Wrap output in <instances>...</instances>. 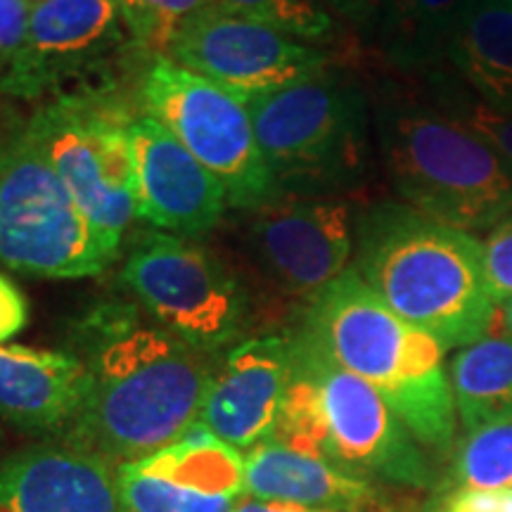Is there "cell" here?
I'll return each instance as SVG.
<instances>
[{"mask_svg": "<svg viewBox=\"0 0 512 512\" xmlns=\"http://www.w3.org/2000/svg\"><path fill=\"white\" fill-rule=\"evenodd\" d=\"M88 396L69 427L67 444L114 470L152 456L200 422L211 354L197 351L155 325L138 323L133 309H102L86 330Z\"/></svg>", "mask_w": 512, "mask_h": 512, "instance_id": "obj_1", "label": "cell"}, {"mask_svg": "<svg viewBox=\"0 0 512 512\" xmlns=\"http://www.w3.org/2000/svg\"><path fill=\"white\" fill-rule=\"evenodd\" d=\"M356 271L396 316L430 332L444 349L489 335L496 304L484 245L403 202H380L356 223Z\"/></svg>", "mask_w": 512, "mask_h": 512, "instance_id": "obj_2", "label": "cell"}, {"mask_svg": "<svg viewBox=\"0 0 512 512\" xmlns=\"http://www.w3.org/2000/svg\"><path fill=\"white\" fill-rule=\"evenodd\" d=\"M373 126L389 183L403 204L465 230H491L512 211V166L444 110L427 83H382Z\"/></svg>", "mask_w": 512, "mask_h": 512, "instance_id": "obj_3", "label": "cell"}, {"mask_svg": "<svg viewBox=\"0 0 512 512\" xmlns=\"http://www.w3.org/2000/svg\"><path fill=\"white\" fill-rule=\"evenodd\" d=\"M302 335L377 389L418 444L451 446L458 411L446 349L430 332L396 316L354 266L309 304Z\"/></svg>", "mask_w": 512, "mask_h": 512, "instance_id": "obj_4", "label": "cell"}, {"mask_svg": "<svg viewBox=\"0 0 512 512\" xmlns=\"http://www.w3.org/2000/svg\"><path fill=\"white\" fill-rule=\"evenodd\" d=\"M292 344V380L268 441L325 458L366 479L430 484V467L418 441L380 392L337 366L302 332Z\"/></svg>", "mask_w": 512, "mask_h": 512, "instance_id": "obj_5", "label": "cell"}, {"mask_svg": "<svg viewBox=\"0 0 512 512\" xmlns=\"http://www.w3.org/2000/svg\"><path fill=\"white\" fill-rule=\"evenodd\" d=\"M242 102L278 195H335L361 176L373 107L368 93L332 64L311 79Z\"/></svg>", "mask_w": 512, "mask_h": 512, "instance_id": "obj_6", "label": "cell"}, {"mask_svg": "<svg viewBox=\"0 0 512 512\" xmlns=\"http://www.w3.org/2000/svg\"><path fill=\"white\" fill-rule=\"evenodd\" d=\"M31 140L0 133V264L36 278H86L117 259Z\"/></svg>", "mask_w": 512, "mask_h": 512, "instance_id": "obj_7", "label": "cell"}, {"mask_svg": "<svg viewBox=\"0 0 512 512\" xmlns=\"http://www.w3.org/2000/svg\"><path fill=\"white\" fill-rule=\"evenodd\" d=\"M128 119L110 98H67L46 102L27 121L31 140L117 252L140 216Z\"/></svg>", "mask_w": 512, "mask_h": 512, "instance_id": "obj_8", "label": "cell"}, {"mask_svg": "<svg viewBox=\"0 0 512 512\" xmlns=\"http://www.w3.org/2000/svg\"><path fill=\"white\" fill-rule=\"evenodd\" d=\"M140 100L147 117L169 128L219 178L230 207L252 211L278 195L247 105L219 83L162 55L145 72Z\"/></svg>", "mask_w": 512, "mask_h": 512, "instance_id": "obj_9", "label": "cell"}, {"mask_svg": "<svg viewBox=\"0 0 512 512\" xmlns=\"http://www.w3.org/2000/svg\"><path fill=\"white\" fill-rule=\"evenodd\" d=\"M131 53L143 50L114 0H38L0 91L24 100L110 98Z\"/></svg>", "mask_w": 512, "mask_h": 512, "instance_id": "obj_10", "label": "cell"}, {"mask_svg": "<svg viewBox=\"0 0 512 512\" xmlns=\"http://www.w3.org/2000/svg\"><path fill=\"white\" fill-rule=\"evenodd\" d=\"M121 280L166 332L204 354L238 342L247 325L238 275L197 242L152 235L128 254Z\"/></svg>", "mask_w": 512, "mask_h": 512, "instance_id": "obj_11", "label": "cell"}, {"mask_svg": "<svg viewBox=\"0 0 512 512\" xmlns=\"http://www.w3.org/2000/svg\"><path fill=\"white\" fill-rule=\"evenodd\" d=\"M166 57L240 100L306 81L332 64L325 50L221 8L190 19Z\"/></svg>", "mask_w": 512, "mask_h": 512, "instance_id": "obj_12", "label": "cell"}, {"mask_svg": "<svg viewBox=\"0 0 512 512\" xmlns=\"http://www.w3.org/2000/svg\"><path fill=\"white\" fill-rule=\"evenodd\" d=\"M354 233L342 197L280 192L252 209L247 247L280 290L311 304L349 268Z\"/></svg>", "mask_w": 512, "mask_h": 512, "instance_id": "obj_13", "label": "cell"}, {"mask_svg": "<svg viewBox=\"0 0 512 512\" xmlns=\"http://www.w3.org/2000/svg\"><path fill=\"white\" fill-rule=\"evenodd\" d=\"M126 512H235L245 498V456L202 422L152 456L117 467Z\"/></svg>", "mask_w": 512, "mask_h": 512, "instance_id": "obj_14", "label": "cell"}, {"mask_svg": "<svg viewBox=\"0 0 512 512\" xmlns=\"http://www.w3.org/2000/svg\"><path fill=\"white\" fill-rule=\"evenodd\" d=\"M138 178V214L152 226L195 238L221 221L228 197L219 178L157 119H128Z\"/></svg>", "mask_w": 512, "mask_h": 512, "instance_id": "obj_15", "label": "cell"}, {"mask_svg": "<svg viewBox=\"0 0 512 512\" xmlns=\"http://www.w3.org/2000/svg\"><path fill=\"white\" fill-rule=\"evenodd\" d=\"M292 337L245 339L228 351L211 377L200 422L238 451L268 441L292 380Z\"/></svg>", "mask_w": 512, "mask_h": 512, "instance_id": "obj_16", "label": "cell"}, {"mask_svg": "<svg viewBox=\"0 0 512 512\" xmlns=\"http://www.w3.org/2000/svg\"><path fill=\"white\" fill-rule=\"evenodd\" d=\"M0 512H126L117 470L72 444L0 458Z\"/></svg>", "mask_w": 512, "mask_h": 512, "instance_id": "obj_17", "label": "cell"}, {"mask_svg": "<svg viewBox=\"0 0 512 512\" xmlns=\"http://www.w3.org/2000/svg\"><path fill=\"white\" fill-rule=\"evenodd\" d=\"M88 384L91 377L79 356L0 344V415L24 430L72 427Z\"/></svg>", "mask_w": 512, "mask_h": 512, "instance_id": "obj_18", "label": "cell"}, {"mask_svg": "<svg viewBox=\"0 0 512 512\" xmlns=\"http://www.w3.org/2000/svg\"><path fill=\"white\" fill-rule=\"evenodd\" d=\"M245 494L337 512H368L380 501L370 479L275 441H261L245 453Z\"/></svg>", "mask_w": 512, "mask_h": 512, "instance_id": "obj_19", "label": "cell"}, {"mask_svg": "<svg viewBox=\"0 0 512 512\" xmlns=\"http://www.w3.org/2000/svg\"><path fill=\"white\" fill-rule=\"evenodd\" d=\"M475 0H387L377 34L384 62L403 76H427L448 62Z\"/></svg>", "mask_w": 512, "mask_h": 512, "instance_id": "obj_20", "label": "cell"}, {"mask_svg": "<svg viewBox=\"0 0 512 512\" xmlns=\"http://www.w3.org/2000/svg\"><path fill=\"white\" fill-rule=\"evenodd\" d=\"M448 62L477 98L512 114V0H475Z\"/></svg>", "mask_w": 512, "mask_h": 512, "instance_id": "obj_21", "label": "cell"}, {"mask_svg": "<svg viewBox=\"0 0 512 512\" xmlns=\"http://www.w3.org/2000/svg\"><path fill=\"white\" fill-rule=\"evenodd\" d=\"M448 377L465 432L512 418V337L486 335L458 349Z\"/></svg>", "mask_w": 512, "mask_h": 512, "instance_id": "obj_22", "label": "cell"}, {"mask_svg": "<svg viewBox=\"0 0 512 512\" xmlns=\"http://www.w3.org/2000/svg\"><path fill=\"white\" fill-rule=\"evenodd\" d=\"M460 489H512V418L465 434L456 453Z\"/></svg>", "mask_w": 512, "mask_h": 512, "instance_id": "obj_23", "label": "cell"}, {"mask_svg": "<svg viewBox=\"0 0 512 512\" xmlns=\"http://www.w3.org/2000/svg\"><path fill=\"white\" fill-rule=\"evenodd\" d=\"M216 8L309 43H330L339 24L318 0H214Z\"/></svg>", "mask_w": 512, "mask_h": 512, "instance_id": "obj_24", "label": "cell"}, {"mask_svg": "<svg viewBox=\"0 0 512 512\" xmlns=\"http://www.w3.org/2000/svg\"><path fill=\"white\" fill-rule=\"evenodd\" d=\"M427 88H430L434 98L444 110L453 117L463 121V124L475 131L479 138H484L494 150L501 155L505 162L512 166V114L496 110L489 102L477 98L470 88L465 86L458 76L437 72L427 74Z\"/></svg>", "mask_w": 512, "mask_h": 512, "instance_id": "obj_25", "label": "cell"}, {"mask_svg": "<svg viewBox=\"0 0 512 512\" xmlns=\"http://www.w3.org/2000/svg\"><path fill=\"white\" fill-rule=\"evenodd\" d=\"M143 53L162 57L190 19L216 8L214 0H114Z\"/></svg>", "mask_w": 512, "mask_h": 512, "instance_id": "obj_26", "label": "cell"}, {"mask_svg": "<svg viewBox=\"0 0 512 512\" xmlns=\"http://www.w3.org/2000/svg\"><path fill=\"white\" fill-rule=\"evenodd\" d=\"M482 245L486 285L494 304L501 306L512 299V211L489 230Z\"/></svg>", "mask_w": 512, "mask_h": 512, "instance_id": "obj_27", "label": "cell"}, {"mask_svg": "<svg viewBox=\"0 0 512 512\" xmlns=\"http://www.w3.org/2000/svg\"><path fill=\"white\" fill-rule=\"evenodd\" d=\"M325 10L361 38H377L384 17V0H318Z\"/></svg>", "mask_w": 512, "mask_h": 512, "instance_id": "obj_28", "label": "cell"}, {"mask_svg": "<svg viewBox=\"0 0 512 512\" xmlns=\"http://www.w3.org/2000/svg\"><path fill=\"white\" fill-rule=\"evenodd\" d=\"M31 10V0H0V76L8 72L27 38Z\"/></svg>", "mask_w": 512, "mask_h": 512, "instance_id": "obj_29", "label": "cell"}, {"mask_svg": "<svg viewBox=\"0 0 512 512\" xmlns=\"http://www.w3.org/2000/svg\"><path fill=\"white\" fill-rule=\"evenodd\" d=\"M437 512H512V489H458Z\"/></svg>", "mask_w": 512, "mask_h": 512, "instance_id": "obj_30", "label": "cell"}, {"mask_svg": "<svg viewBox=\"0 0 512 512\" xmlns=\"http://www.w3.org/2000/svg\"><path fill=\"white\" fill-rule=\"evenodd\" d=\"M27 320L29 306L22 290L0 273V344L8 342L17 332H22Z\"/></svg>", "mask_w": 512, "mask_h": 512, "instance_id": "obj_31", "label": "cell"}, {"mask_svg": "<svg viewBox=\"0 0 512 512\" xmlns=\"http://www.w3.org/2000/svg\"><path fill=\"white\" fill-rule=\"evenodd\" d=\"M235 512H337V510H320V508H306V505L294 503H280V501H259V498L245 496Z\"/></svg>", "mask_w": 512, "mask_h": 512, "instance_id": "obj_32", "label": "cell"}, {"mask_svg": "<svg viewBox=\"0 0 512 512\" xmlns=\"http://www.w3.org/2000/svg\"><path fill=\"white\" fill-rule=\"evenodd\" d=\"M489 335L491 337H512V299L501 306H496Z\"/></svg>", "mask_w": 512, "mask_h": 512, "instance_id": "obj_33", "label": "cell"}, {"mask_svg": "<svg viewBox=\"0 0 512 512\" xmlns=\"http://www.w3.org/2000/svg\"><path fill=\"white\" fill-rule=\"evenodd\" d=\"M384 8H387V0H384Z\"/></svg>", "mask_w": 512, "mask_h": 512, "instance_id": "obj_34", "label": "cell"}]
</instances>
